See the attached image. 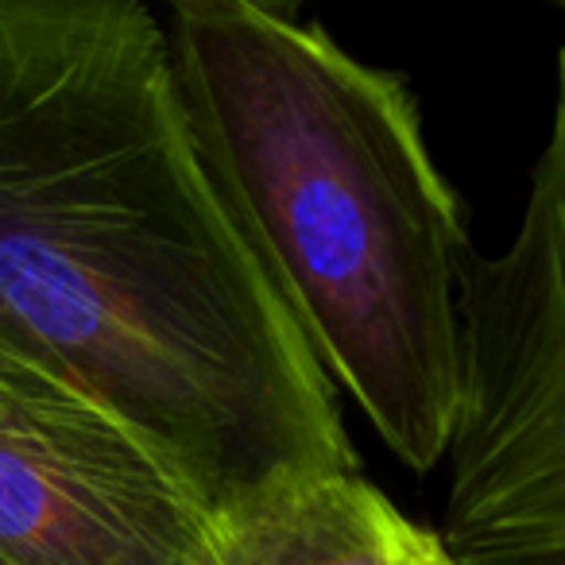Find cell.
Here are the masks:
<instances>
[{
	"label": "cell",
	"mask_w": 565,
	"mask_h": 565,
	"mask_svg": "<svg viewBox=\"0 0 565 565\" xmlns=\"http://www.w3.org/2000/svg\"><path fill=\"white\" fill-rule=\"evenodd\" d=\"M221 565H454L361 472H326L217 515Z\"/></svg>",
	"instance_id": "cell-5"
},
{
	"label": "cell",
	"mask_w": 565,
	"mask_h": 565,
	"mask_svg": "<svg viewBox=\"0 0 565 565\" xmlns=\"http://www.w3.org/2000/svg\"><path fill=\"white\" fill-rule=\"evenodd\" d=\"M441 546L454 565H565V102L503 256L457 275Z\"/></svg>",
	"instance_id": "cell-3"
},
{
	"label": "cell",
	"mask_w": 565,
	"mask_h": 565,
	"mask_svg": "<svg viewBox=\"0 0 565 565\" xmlns=\"http://www.w3.org/2000/svg\"><path fill=\"white\" fill-rule=\"evenodd\" d=\"M0 345L136 426L213 515L356 469L136 0H0Z\"/></svg>",
	"instance_id": "cell-1"
},
{
	"label": "cell",
	"mask_w": 565,
	"mask_h": 565,
	"mask_svg": "<svg viewBox=\"0 0 565 565\" xmlns=\"http://www.w3.org/2000/svg\"><path fill=\"white\" fill-rule=\"evenodd\" d=\"M167 47L205 174L318 369L430 472L472 244L411 89L259 0H182Z\"/></svg>",
	"instance_id": "cell-2"
},
{
	"label": "cell",
	"mask_w": 565,
	"mask_h": 565,
	"mask_svg": "<svg viewBox=\"0 0 565 565\" xmlns=\"http://www.w3.org/2000/svg\"><path fill=\"white\" fill-rule=\"evenodd\" d=\"M0 565H221L217 515L136 426L0 345Z\"/></svg>",
	"instance_id": "cell-4"
}]
</instances>
